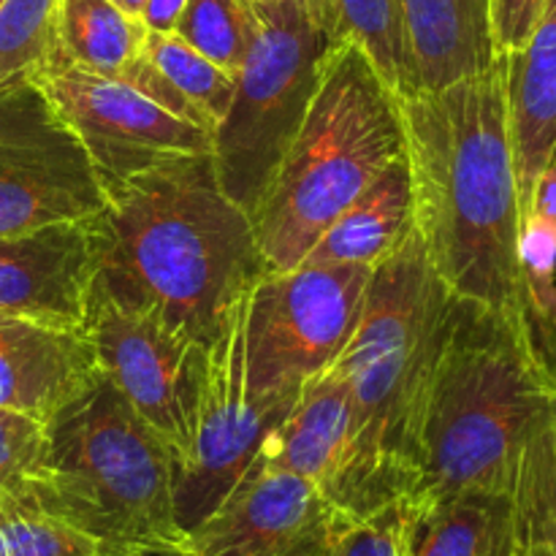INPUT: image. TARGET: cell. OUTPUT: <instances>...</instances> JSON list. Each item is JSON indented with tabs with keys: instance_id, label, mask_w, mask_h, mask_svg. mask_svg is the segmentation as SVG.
<instances>
[{
	"instance_id": "6da1fadb",
	"label": "cell",
	"mask_w": 556,
	"mask_h": 556,
	"mask_svg": "<svg viewBox=\"0 0 556 556\" xmlns=\"http://www.w3.org/2000/svg\"><path fill=\"white\" fill-rule=\"evenodd\" d=\"M103 193L87 220L90 291L210 348L264 275L250 215L223 193L210 152L168 157Z\"/></svg>"
},
{
	"instance_id": "7a4b0ae2",
	"label": "cell",
	"mask_w": 556,
	"mask_h": 556,
	"mask_svg": "<svg viewBox=\"0 0 556 556\" xmlns=\"http://www.w3.org/2000/svg\"><path fill=\"white\" fill-rule=\"evenodd\" d=\"M400 103L413 217L429 266L454 296L519 320L525 206L505 98V60Z\"/></svg>"
},
{
	"instance_id": "3957f363",
	"label": "cell",
	"mask_w": 556,
	"mask_h": 556,
	"mask_svg": "<svg viewBox=\"0 0 556 556\" xmlns=\"http://www.w3.org/2000/svg\"><path fill=\"white\" fill-rule=\"evenodd\" d=\"M556 405L508 318L454 296L416 438L405 500L514 494L521 456Z\"/></svg>"
},
{
	"instance_id": "277c9868",
	"label": "cell",
	"mask_w": 556,
	"mask_h": 556,
	"mask_svg": "<svg viewBox=\"0 0 556 556\" xmlns=\"http://www.w3.org/2000/svg\"><path fill=\"white\" fill-rule=\"evenodd\" d=\"M400 155L394 90L362 47L331 43L307 114L250 215L264 275L304 264L334 217Z\"/></svg>"
},
{
	"instance_id": "5b68a950",
	"label": "cell",
	"mask_w": 556,
	"mask_h": 556,
	"mask_svg": "<svg viewBox=\"0 0 556 556\" xmlns=\"http://www.w3.org/2000/svg\"><path fill=\"white\" fill-rule=\"evenodd\" d=\"M38 497L112 554L188 548L166 440L98 375L47 424Z\"/></svg>"
},
{
	"instance_id": "8992f818",
	"label": "cell",
	"mask_w": 556,
	"mask_h": 556,
	"mask_svg": "<svg viewBox=\"0 0 556 556\" xmlns=\"http://www.w3.org/2000/svg\"><path fill=\"white\" fill-rule=\"evenodd\" d=\"M454 293L424 255L413 233L372 266L362 318L334 362L345 380L375 476L402 503L416 486V438Z\"/></svg>"
},
{
	"instance_id": "52a82bcc",
	"label": "cell",
	"mask_w": 556,
	"mask_h": 556,
	"mask_svg": "<svg viewBox=\"0 0 556 556\" xmlns=\"http://www.w3.org/2000/svg\"><path fill=\"white\" fill-rule=\"evenodd\" d=\"M258 33L237 71L231 106L212 130V166L223 193L253 215L291 147L320 81L331 43L299 5L255 0Z\"/></svg>"
},
{
	"instance_id": "ba28073f",
	"label": "cell",
	"mask_w": 556,
	"mask_h": 556,
	"mask_svg": "<svg viewBox=\"0 0 556 556\" xmlns=\"http://www.w3.org/2000/svg\"><path fill=\"white\" fill-rule=\"evenodd\" d=\"M372 269L299 264L261 275L244 307V378L261 400H296L334 367L362 318Z\"/></svg>"
},
{
	"instance_id": "9c48e42d",
	"label": "cell",
	"mask_w": 556,
	"mask_h": 556,
	"mask_svg": "<svg viewBox=\"0 0 556 556\" xmlns=\"http://www.w3.org/2000/svg\"><path fill=\"white\" fill-rule=\"evenodd\" d=\"M250 296V293H248ZM233 307L206 348L199 424L185 459L174 467V510L188 535L239 486L264 454L296 400H261L244 378V307Z\"/></svg>"
},
{
	"instance_id": "30bf717a",
	"label": "cell",
	"mask_w": 556,
	"mask_h": 556,
	"mask_svg": "<svg viewBox=\"0 0 556 556\" xmlns=\"http://www.w3.org/2000/svg\"><path fill=\"white\" fill-rule=\"evenodd\" d=\"M106 204L96 166L30 81L0 92V237L92 220Z\"/></svg>"
},
{
	"instance_id": "8fae6325",
	"label": "cell",
	"mask_w": 556,
	"mask_h": 556,
	"mask_svg": "<svg viewBox=\"0 0 556 556\" xmlns=\"http://www.w3.org/2000/svg\"><path fill=\"white\" fill-rule=\"evenodd\" d=\"M81 331L103 378L185 459L199 424L206 348L150 313H134L90 291Z\"/></svg>"
},
{
	"instance_id": "7c38bea8",
	"label": "cell",
	"mask_w": 556,
	"mask_h": 556,
	"mask_svg": "<svg viewBox=\"0 0 556 556\" xmlns=\"http://www.w3.org/2000/svg\"><path fill=\"white\" fill-rule=\"evenodd\" d=\"M71 125L96 166L101 188L177 155H206L212 134L185 123L123 81L90 74L60 49L30 76Z\"/></svg>"
},
{
	"instance_id": "4fadbf2b",
	"label": "cell",
	"mask_w": 556,
	"mask_h": 556,
	"mask_svg": "<svg viewBox=\"0 0 556 556\" xmlns=\"http://www.w3.org/2000/svg\"><path fill=\"white\" fill-rule=\"evenodd\" d=\"M261 462L313 483L348 521L369 519L396 505L369 465L353 421L351 394L334 369L302 386Z\"/></svg>"
},
{
	"instance_id": "5bb4252c",
	"label": "cell",
	"mask_w": 556,
	"mask_h": 556,
	"mask_svg": "<svg viewBox=\"0 0 556 556\" xmlns=\"http://www.w3.org/2000/svg\"><path fill=\"white\" fill-rule=\"evenodd\" d=\"M348 525L313 483L258 459L188 541L193 556H326Z\"/></svg>"
},
{
	"instance_id": "9a60e30c",
	"label": "cell",
	"mask_w": 556,
	"mask_h": 556,
	"mask_svg": "<svg viewBox=\"0 0 556 556\" xmlns=\"http://www.w3.org/2000/svg\"><path fill=\"white\" fill-rule=\"evenodd\" d=\"M92 269L87 220L0 237V313L81 331Z\"/></svg>"
},
{
	"instance_id": "2e32d148",
	"label": "cell",
	"mask_w": 556,
	"mask_h": 556,
	"mask_svg": "<svg viewBox=\"0 0 556 556\" xmlns=\"http://www.w3.org/2000/svg\"><path fill=\"white\" fill-rule=\"evenodd\" d=\"M98 375L85 331L0 313V410L49 424Z\"/></svg>"
},
{
	"instance_id": "e0dca14e",
	"label": "cell",
	"mask_w": 556,
	"mask_h": 556,
	"mask_svg": "<svg viewBox=\"0 0 556 556\" xmlns=\"http://www.w3.org/2000/svg\"><path fill=\"white\" fill-rule=\"evenodd\" d=\"M147 36L150 30L144 22L112 0H60V49L71 63L123 81L185 123L212 134L210 119L152 63Z\"/></svg>"
},
{
	"instance_id": "ac0fdd59",
	"label": "cell",
	"mask_w": 556,
	"mask_h": 556,
	"mask_svg": "<svg viewBox=\"0 0 556 556\" xmlns=\"http://www.w3.org/2000/svg\"><path fill=\"white\" fill-rule=\"evenodd\" d=\"M410 54L413 90H443L500 60L489 0H396Z\"/></svg>"
},
{
	"instance_id": "d6986e66",
	"label": "cell",
	"mask_w": 556,
	"mask_h": 556,
	"mask_svg": "<svg viewBox=\"0 0 556 556\" xmlns=\"http://www.w3.org/2000/svg\"><path fill=\"white\" fill-rule=\"evenodd\" d=\"M505 60V98L521 206L556 152V0H546L530 41Z\"/></svg>"
},
{
	"instance_id": "ffe728a7",
	"label": "cell",
	"mask_w": 556,
	"mask_h": 556,
	"mask_svg": "<svg viewBox=\"0 0 556 556\" xmlns=\"http://www.w3.org/2000/svg\"><path fill=\"white\" fill-rule=\"evenodd\" d=\"M402 556H519L510 494L402 500Z\"/></svg>"
},
{
	"instance_id": "44dd1931",
	"label": "cell",
	"mask_w": 556,
	"mask_h": 556,
	"mask_svg": "<svg viewBox=\"0 0 556 556\" xmlns=\"http://www.w3.org/2000/svg\"><path fill=\"white\" fill-rule=\"evenodd\" d=\"M416 233L413 182L407 157L400 155L351 206L334 217L304 264L378 266Z\"/></svg>"
},
{
	"instance_id": "7402d4cb",
	"label": "cell",
	"mask_w": 556,
	"mask_h": 556,
	"mask_svg": "<svg viewBox=\"0 0 556 556\" xmlns=\"http://www.w3.org/2000/svg\"><path fill=\"white\" fill-rule=\"evenodd\" d=\"M521 340L556 391V228L527 212L519 242Z\"/></svg>"
},
{
	"instance_id": "603a6c76",
	"label": "cell",
	"mask_w": 556,
	"mask_h": 556,
	"mask_svg": "<svg viewBox=\"0 0 556 556\" xmlns=\"http://www.w3.org/2000/svg\"><path fill=\"white\" fill-rule=\"evenodd\" d=\"M0 556H125L54 514L36 486L0 492Z\"/></svg>"
},
{
	"instance_id": "cb8c5ba5",
	"label": "cell",
	"mask_w": 556,
	"mask_h": 556,
	"mask_svg": "<svg viewBox=\"0 0 556 556\" xmlns=\"http://www.w3.org/2000/svg\"><path fill=\"white\" fill-rule=\"evenodd\" d=\"M340 41L364 49L396 98L410 96L413 74L396 0H331Z\"/></svg>"
},
{
	"instance_id": "d4e9b609",
	"label": "cell",
	"mask_w": 556,
	"mask_h": 556,
	"mask_svg": "<svg viewBox=\"0 0 556 556\" xmlns=\"http://www.w3.org/2000/svg\"><path fill=\"white\" fill-rule=\"evenodd\" d=\"M60 52V0H3L0 92L25 85Z\"/></svg>"
},
{
	"instance_id": "484cf974",
	"label": "cell",
	"mask_w": 556,
	"mask_h": 556,
	"mask_svg": "<svg viewBox=\"0 0 556 556\" xmlns=\"http://www.w3.org/2000/svg\"><path fill=\"white\" fill-rule=\"evenodd\" d=\"M258 25L255 0H188L174 27V36L237 76Z\"/></svg>"
},
{
	"instance_id": "4316f807",
	"label": "cell",
	"mask_w": 556,
	"mask_h": 556,
	"mask_svg": "<svg viewBox=\"0 0 556 556\" xmlns=\"http://www.w3.org/2000/svg\"><path fill=\"white\" fill-rule=\"evenodd\" d=\"M147 54L161 68V74L210 119L212 130H215L231 106L237 79L220 65L206 60L201 52H195L190 43H185L174 33L150 30Z\"/></svg>"
},
{
	"instance_id": "83f0119b",
	"label": "cell",
	"mask_w": 556,
	"mask_h": 556,
	"mask_svg": "<svg viewBox=\"0 0 556 556\" xmlns=\"http://www.w3.org/2000/svg\"><path fill=\"white\" fill-rule=\"evenodd\" d=\"M510 497L519 530L556 554V405L521 456Z\"/></svg>"
},
{
	"instance_id": "f1b7e54d",
	"label": "cell",
	"mask_w": 556,
	"mask_h": 556,
	"mask_svg": "<svg viewBox=\"0 0 556 556\" xmlns=\"http://www.w3.org/2000/svg\"><path fill=\"white\" fill-rule=\"evenodd\" d=\"M47 462V424L0 410V492L36 481Z\"/></svg>"
},
{
	"instance_id": "f546056e",
	"label": "cell",
	"mask_w": 556,
	"mask_h": 556,
	"mask_svg": "<svg viewBox=\"0 0 556 556\" xmlns=\"http://www.w3.org/2000/svg\"><path fill=\"white\" fill-rule=\"evenodd\" d=\"M326 556H402V508L400 503L369 519L348 525Z\"/></svg>"
},
{
	"instance_id": "4dcf8cb0",
	"label": "cell",
	"mask_w": 556,
	"mask_h": 556,
	"mask_svg": "<svg viewBox=\"0 0 556 556\" xmlns=\"http://www.w3.org/2000/svg\"><path fill=\"white\" fill-rule=\"evenodd\" d=\"M543 9L546 0H489V22L500 58L516 54L530 41Z\"/></svg>"
},
{
	"instance_id": "1f68e13d",
	"label": "cell",
	"mask_w": 556,
	"mask_h": 556,
	"mask_svg": "<svg viewBox=\"0 0 556 556\" xmlns=\"http://www.w3.org/2000/svg\"><path fill=\"white\" fill-rule=\"evenodd\" d=\"M527 212H532V215H538L541 220L552 223V226L556 228V152L552 155V161L543 166V172L538 174L535 185H532Z\"/></svg>"
},
{
	"instance_id": "d6a6232c",
	"label": "cell",
	"mask_w": 556,
	"mask_h": 556,
	"mask_svg": "<svg viewBox=\"0 0 556 556\" xmlns=\"http://www.w3.org/2000/svg\"><path fill=\"white\" fill-rule=\"evenodd\" d=\"M185 3H188V0H147L139 20L144 22L147 30L152 33H174Z\"/></svg>"
},
{
	"instance_id": "836d02e7",
	"label": "cell",
	"mask_w": 556,
	"mask_h": 556,
	"mask_svg": "<svg viewBox=\"0 0 556 556\" xmlns=\"http://www.w3.org/2000/svg\"><path fill=\"white\" fill-rule=\"evenodd\" d=\"M286 3L299 5L315 25L324 33H329L334 41H340V33H337V16L334 9H331V0H286Z\"/></svg>"
},
{
	"instance_id": "e575fe53",
	"label": "cell",
	"mask_w": 556,
	"mask_h": 556,
	"mask_svg": "<svg viewBox=\"0 0 556 556\" xmlns=\"http://www.w3.org/2000/svg\"><path fill=\"white\" fill-rule=\"evenodd\" d=\"M516 525H519V521H516ZM519 556H556V554L546 546V543L535 541V538L525 535V532L519 530Z\"/></svg>"
},
{
	"instance_id": "d590c367",
	"label": "cell",
	"mask_w": 556,
	"mask_h": 556,
	"mask_svg": "<svg viewBox=\"0 0 556 556\" xmlns=\"http://www.w3.org/2000/svg\"><path fill=\"white\" fill-rule=\"evenodd\" d=\"M112 3L119 5V9H123V11H128V14L139 16L141 9H144L147 0H112Z\"/></svg>"
},
{
	"instance_id": "8d00e7d4",
	"label": "cell",
	"mask_w": 556,
	"mask_h": 556,
	"mask_svg": "<svg viewBox=\"0 0 556 556\" xmlns=\"http://www.w3.org/2000/svg\"><path fill=\"white\" fill-rule=\"evenodd\" d=\"M125 556H193L188 548H168V552H147V554H125Z\"/></svg>"
},
{
	"instance_id": "74e56055",
	"label": "cell",
	"mask_w": 556,
	"mask_h": 556,
	"mask_svg": "<svg viewBox=\"0 0 556 556\" xmlns=\"http://www.w3.org/2000/svg\"><path fill=\"white\" fill-rule=\"evenodd\" d=\"M0 5H3V0H0Z\"/></svg>"
}]
</instances>
